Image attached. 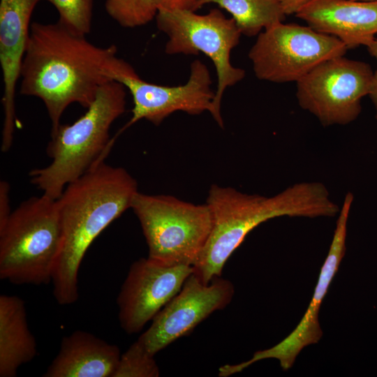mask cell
I'll return each mask as SVG.
<instances>
[{
	"label": "cell",
	"mask_w": 377,
	"mask_h": 377,
	"mask_svg": "<svg viewBox=\"0 0 377 377\" xmlns=\"http://www.w3.org/2000/svg\"><path fill=\"white\" fill-rule=\"evenodd\" d=\"M117 53L114 45L97 46L58 21L34 22L21 67L20 92L43 102L52 133L70 105L87 108L100 87L112 81L124 60Z\"/></svg>",
	"instance_id": "cell-1"
},
{
	"label": "cell",
	"mask_w": 377,
	"mask_h": 377,
	"mask_svg": "<svg viewBox=\"0 0 377 377\" xmlns=\"http://www.w3.org/2000/svg\"><path fill=\"white\" fill-rule=\"evenodd\" d=\"M138 192L136 180L124 168L102 161L69 183L57 199L61 242L52 283L59 304L77 300L78 272L87 251L103 230L131 208Z\"/></svg>",
	"instance_id": "cell-2"
},
{
	"label": "cell",
	"mask_w": 377,
	"mask_h": 377,
	"mask_svg": "<svg viewBox=\"0 0 377 377\" xmlns=\"http://www.w3.org/2000/svg\"><path fill=\"white\" fill-rule=\"evenodd\" d=\"M206 203L212 212V228L193 267L205 283L221 276L230 256L260 224L281 216L333 217L341 209L325 185L318 182L296 183L270 197L213 184Z\"/></svg>",
	"instance_id": "cell-3"
},
{
	"label": "cell",
	"mask_w": 377,
	"mask_h": 377,
	"mask_svg": "<svg viewBox=\"0 0 377 377\" xmlns=\"http://www.w3.org/2000/svg\"><path fill=\"white\" fill-rule=\"evenodd\" d=\"M126 87L117 81L102 85L83 115L51 133L47 147L51 162L29 172L31 183L57 200L69 183L104 161L114 143L110 127L126 110Z\"/></svg>",
	"instance_id": "cell-4"
},
{
	"label": "cell",
	"mask_w": 377,
	"mask_h": 377,
	"mask_svg": "<svg viewBox=\"0 0 377 377\" xmlns=\"http://www.w3.org/2000/svg\"><path fill=\"white\" fill-rule=\"evenodd\" d=\"M61 242L57 200L42 194L23 201L0 229V279L17 285L49 283Z\"/></svg>",
	"instance_id": "cell-5"
},
{
	"label": "cell",
	"mask_w": 377,
	"mask_h": 377,
	"mask_svg": "<svg viewBox=\"0 0 377 377\" xmlns=\"http://www.w3.org/2000/svg\"><path fill=\"white\" fill-rule=\"evenodd\" d=\"M158 30L168 40L167 54L197 55L202 52L213 62L217 75V84L211 114L223 128L221 112L225 90L242 81L245 71L230 62L232 50L239 44L242 34L235 20L226 17L217 8L200 15L188 8H160L156 16Z\"/></svg>",
	"instance_id": "cell-6"
},
{
	"label": "cell",
	"mask_w": 377,
	"mask_h": 377,
	"mask_svg": "<svg viewBox=\"0 0 377 377\" xmlns=\"http://www.w3.org/2000/svg\"><path fill=\"white\" fill-rule=\"evenodd\" d=\"M131 208L140 221L148 258L168 265L194 266L212 228L207 203L195 205L169 195L138 191Z\"/></svg>",
	"instance_id": "cell-7"
},
{
	"label": "cell",
	"mask_w": 377,
	"mask_h": 377,
	"mask_svg": "<svg viewBox=\"0 0 377 377\" xmlns=\"http://www.w3.org/2000/svg\"><path fill=\"white\" fill-rule=\"evenodd\" d=\"M348 50L339 38L310 26L275 24L257 36L249 52L256 77L274 83L295 82L321 63Z\"/></svg>",
	"instance_id": "cell-8"
},
{
	"label": "cell",
	"mask_w": 377,
	"mask_h": 377,
	"mask_svg": "<svg viewBox=\"0 0 377 377\" xmlns=\"http://www.w3.org/2000/svg\"><path fill=\"white\" fill-rule=\"evenodd\" d=\"M374 71L363 61L343 56L330 59L296 82L299 105L324 126L346 125L361 112L369 95Z\"/></svg>",
	"instance_id": "cell-9"
},
{
	"label": "cell",
	"mask_w": 377,
	"mask_h": 377,
	"mask_svg": "<svg viewBox=\"0 0 377 377\" xmlns=\"http://www.w3.org/2000/svg\"><path fill=\"white\" fill-rule=\"evenodd\" d=\"M112 80L122 84L133 98L132 116L117 133L146 119L155 126L160 125L171 114L184 112L198 115L204 112L212 114L215 91L207 66L200 60L191 64L190 75L184 84L165 86L148 82L140 77L128 62L112 76Z\"/></svg>",
	"instance_id": "cell-10"
},
{
	"label": "cell",
	"mask_w": 377,
	"mask_h": 377,
	"mask_svg": "<svg viewBox=\"0 0 377 377\" xmlns=\"http://www.w3.org/2000/svg\"><path fill=\"white\" fill-rule=\"evenodd\" d=\"M234 293L232 282L221 276L205 283L193 272L138 340L149 353L155 355L188 334L213 312L226 307Z\"/></svg>",
	"instance_id": "cell-11"
},
{
	"label": "cell",
	"mask_w": 377,
	"mask_h": 377,
	"mask_svg": "<svg viewBox=\"0 0 377 377\" xmlns=\"http://www.w3.org/2000/svg\"><path fill=\"white\" fill-rule=\"evenodd\" d=\"M193 272L192 266L164 264L148 257L133 263L117 299L124 331L140 332L177 294Z\"/></svg>",
	"instance_id": "cell-12"
},
{
	"label": "cell",
	"mask_w": 377,
	"mask_h": 377,
	"mask_svg": "<svg viewBox=\"0 0 377 377\" xmlns=\"http://www.w3.org/2000/svg\"><path fill=\"white\" fill-rule=\"evenodd\" d=\"M354 196L351 192L345 195L332 241L321 267L313 297L300 322L279 343L267 349L256 351L246 361L249 366L260 360L272 358L279 362L283 370H288L292 367L303 348L318 343L320 339L323 331L318 320L319 310L346 253L348 220Z\"/></svg>",
	"instance_id": "cell-13"
},
{
	"label": "cell",
	"mask_w": 377,
	"mask_h": 377,
	"mask_svg": "<svg viewBox=\"0 0 377 377\" xmlns=\"http://www.w3.org/2000/svg\"><path fill=\"white\" fill-rule=\"evenodd\" d=\"M42 0H0V64L3 76L1 150H9L17 126L15 89L29 38L32 13Z\"/></svg>",
	"instance_id": "cell-14"
},
{
	"label": "cell",
	"mask_w": 377,
	"mask_h": 377,
	"mask_svg": "<svg viewBox=\"0 0 377 377\" xmlns=\"http://www.w3.org/2000/svg\"><path fill=\"white\" fill-rule=\"evenodd\" d=\"M295 15L348 49L366 47L377 36V1L313 0Z\"/></svg>",
	"instance_id": "cell-15"
},
{
	"label": "cell",
	"mask_w": 377,
	"mask_h": 377,
	"mask_svg": "<svg viewBox=\"0 0 377 377\" xmlns=\"http://www.w3.org/2000/svg\"><path fill=\"white\" fill-rule=\"evenodd\" d=\"M117 346L85 331L64 337L45 377H113L121 357Z\"/></svg>",
	"instance_id": "cell-16"
},
{
	"label": "cell",
	"mask_w": 377,
	"mask_h": 377,
	"mask_svg": "<svg viewBox=\"0 0 377 377\" xmlns=\"http://www.w3.org/2000/svg\"><path fill=\"white\" fill-rule=\"evenodd\" d=\"M37 354L29 330L24 302L15 295L0 296V376L15 377L20 366Z\"/></svg>",
	"instance_id": "cell-17"
},
{
	"label": "cell",
	"mask_w": 377,
	"mask_h": 377,
	"mask_svg": "<svg viewBox=\"0 0 377 377\" xmlns=\"http://www.w3.org/2000/svg\"><path fill=\"white\" fill-rule=\"evenodd\" d=\"M208 3L217 4L231 14L242 35L257 36L267 28L283 22L286 13L278 0H197L195 11Z\"/></svg>",
	"instance_id": "cell-18"
},
{
	"label": "cell",
	"mask_w": 377,
	"mask_h": 377,
	"mask_svg": "<svg viewBox=\"0 0 377 377\" xmlns=\"http://www.w3.org/2000/svg\"><path fill=\"white\" fill-rule=\"evenodd\" d=\"M161 3L162 0H105V8L119 26L135 28L155 19Z\"/></svg>",
	"instance_id": "cell-19"
},
{
	"label": "cell",
	"mask_w": 377,
	"mask_h": 377,
	"mask_svg": "<svg viewBox=\"0 0 377 377\" xmlns=\"http://www.w3.org/2000/svg\"><path fill=\"white\" fill-rule=\"evenodd\" d=\"M59 15L58 22L75 34L87 36L91 31L94 0H45Z\"/></svg>",
	"instance_id": "cell-20"
},
{
	"label": "cell",
	"mask_w": 377,
	"mask_h": 377,
	"mask_svg": "<svg viewBox=\"0 0 377 377\" xmlns=\"http://www.w3.org/2000/svg\"><path fill=\"white\" fill-rule=\"evenodd\" d=\"M144 346L137 340L121 355L113 377H158L159 367Z\"/></svg>",
	"instance_id": "cell-21"
},
{
	"label": "cell",
	"mask_w": 377,
	"mask_h": 377,
	"mask_svg": "<svg viewBox=\"0 0 377 377\" xmlns=\"http://www.w3.org/2000/svg\"><path fill=\"white\" fill-rule=\"evenodd\" d=\"M12 212L10 204V185L3 180L0 182V229L8 221Z\"/></svg>",
	"instance_id": "cell-22"
},
{
	"label": "cell",
	"mask_w": 377,
	"mask_h": 377,
	"mask_svg": "<svg viewBox=\"0 0 377 377\" xmlns=\"http://www.w3.org/2000/svg\"><path fill=\"white\" fill-rule=\"evenodd\" d=\"M369 53L376 61V69L374 71L371 88L369 96L376 109V118L377 120V36L366 46Z\"/></svg>",
	"instance_id": "cell-23"
},
{
	"label": "cell",
	"mask_w": 377,
	"mask_h": 377,
	"mask_svg": "<svg viewBox=\"0 0 377 377\" xmlns=\"http://www.w3.org/2000/svg\"><path fill=\"white\" fill-rule=\"evenodd\" d=\"M286 15L296 14L302 7L313 0H278Z\"/></svg>",
	"instance_id": "cell-24"
},
{
	"label": "cell",
	"mask_w": 377,
	"mask_h": 377,
	"mask_svg": "<svg viewBox=\"0 0 377 377\" xmlns=\"http://www.w3.org/2000/svg\"><path fill=\"white\" fill-rule=\"evenodd\" d=\"M197 0H162L160 8H188L191 9Z\"/></svg>",
	"instance_id": "cell-25"
},
{
	"label": "cell",
	"mask_w": 377,
	"mask_h": 377,
	"mask_svg": "<svg viewBox=\"0 0 377 377\" xmlns=\"http://www.w3.org/2000/svg\"><path fill=\"white\" fill-rule=\"evenodd\" d=\"M353 1H377V0H353Z\"/></svg>",
	"instance_id": "cell-26"
}]
</instances>
